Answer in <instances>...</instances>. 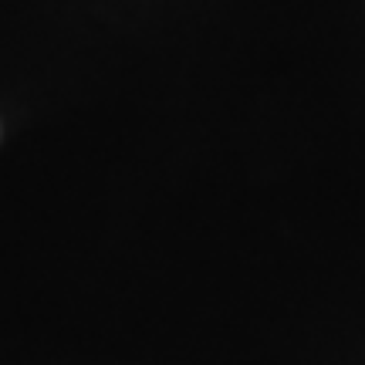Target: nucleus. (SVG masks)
<instances>
[]
</instances>
